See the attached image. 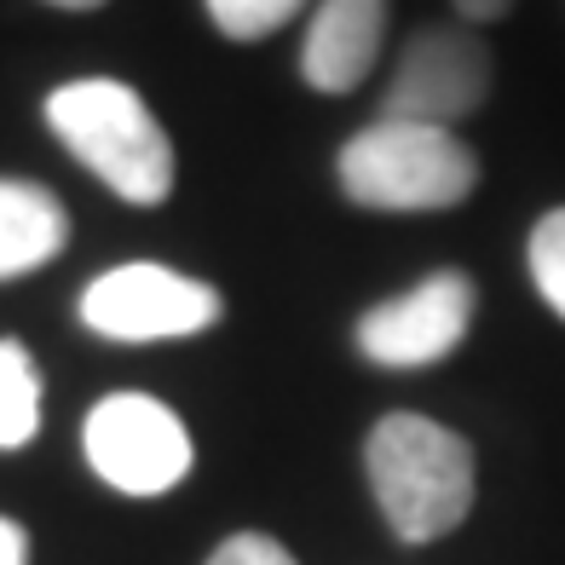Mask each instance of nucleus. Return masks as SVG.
<instances>
[{
  "label": "nucleus",
  "instance_id": "1a4fd4ad",
  "mask_svg": "<svg viewBox=\"0 0 565 565\" xmlns=\"http://www.w3.org/2000/svg\"><path fill=\"white\" fill-rule=\"evenodd\" d=\"M70 243V214L64 202L30 185V179H0V282L30 277L46 260H58Z\"/></svg>",
  "mask_w": 565,
  "mask_h": 565
},
{
  "label": "nucleus",
  "instance_id": "9d476101",
  "mask_svg": "<svg viewBox=\"0 0 565 565\" xmlns=\"http://www.w3.org/2000/svg\"><path fill=\"white\" fill-rule=\"evenodd\" d=\"M41 364L30 347L0 335V450H23L41 433Z\"/></svg>",
  "mask_w": 565,
  "mask_h": 565
},
{
  "label": "nucleus",
  "instance_id": "f03ea898",
  "mask_svg": "<svg viewBox=\"0 0 565 565\" xmlns=\"http://www.w3.org/2000/svg\"><path fill=\"white\" fill-rule=\"evenodd\" d=\"M46 127L82 162L98 185H110L134 209H157L173 196V139L162 134L157 110L116 82V75H82L46 93Z\"/></svg>",
  "mask_w": 565,
  "mask_h": 565
},
{
  "label": "nucleus",
  "instance_id": "20e7f679",
  "mask_svg": "<svg viewBox=\"0 0 565 565\" xmlns=\"http://www.w3.org/2000/svg\"><path fill=\"white\" fill-rule=\"evenodd\" d=\"M82 318L98 341H121V347H145V341H185L202 335L225 318V295L214 282H202L191 271H173L162 260H127L98 271L82 300Z\"/></svg>",
  "mask_w": 565,
  "mask_h": 565
},
{
  "label": "nucleus",
  "instance_id": "dca6fc26",
  "mask_svg": "<svg viewBox=\"0 0 565 565\" xmlns=\"http://www.w3.org/2000/svg\"><path fill=\"white\" fill-rule=\"evenodd\" d=\"M46 7H64V12H98V7H110V0H46Z\"/></svg>",
  "mask_w": 565,
  "mask_h": 565
},
{
  "label": "nucleus",
  "instance_id": "6e6552de",
  "mask_svg": "<svg viewBox=\"0 0 565 565\" xmlns=\"http://www.w3.org/2000/svg\"><path fill=\"white\" fill-rule=\"evenodd\" d=\"M387 12L393 0H318L312 23L300 35V75L312 93H358L387 41Z\"/></svg>",
  "mask_w": 565,
  "mask_h": 565
},
{
  "label": "nucleus",
  "instance_id": "4468645a",
  "mask_svg": "<svg viewBox=\"0 0 565 565\" xmlns=\"http://www.w3.org/2000/svg\"><path fill=\"white\" fill-rule=\"evenodd\" d=\"M0 565H30V531L0 513Z\"/></svg>",
  "mask_w": 565,
  "mask_h": 565
},
{
  "label": "nucleus",
  "instance_id": "ddd939ff",
  "mask_svg": "<svg viewBox=\"0 0 565 565\" xmlns=\"http://www.w3.org/2000/svg\"><path fill=\"white\" fill-rule=\"evenodd\" d=\"M202 565H300V559L266 531H237V536H225Z\"/></svg>",
  "mask_w": 565,
  "mask_h": 565
},
{
  "label": "nucleus",
  "instance_id": "7ed1b4c3",
  "mask_svg": "<svg viewBox=\"0 0 565 565\" xmlns=\"http://www.w3.org/2000/svg\"><path fill=\"white\" fill-rule=\"evenodd\" d=\"M341 196L370 214H439L468 202L479 185V157L456 139V127L375 116L335 157Z\"/></svg>",
  "mask_w": 565,
  "mask_h": 565
},
{
  "label": "nucleus",
  "instance_id": "9b49d317",
  "mask_svg": "<svg viewBox=\"0 0 565 565\" xmlns=\"http://www.w3.org/2000/svg\"><path fill=\"white\" fill-rule=\"evenodd\" d=\"M525 266H531V289L543 295V306L565 323V209H548L531 225Z\"/></svg>",
  "mask_w": 565,
  "mask_h": 565
},
{
  "label": "nucleus",
  "instance_id": "39448f33",
  "mask_svg": "<svg viewBox=\"0 0 565 565\" xmlns=\"http://www.w3.org/2000/svg\"><path fill=\"white\" fill-rule=\"evenodd\" d=\"M82 456L110 491L150 502L191 479L196 445L173 404L150 393H105L82 422Z\"/></svg>",
  "mask_w": 565,
  "mask_h": 565
},
{
  "label": "nucleus",
  "instance_id": "f8f14e48",
  "mask_svg": "<svg viewBox=\"0 0 565 565\" xmlns=\"http://www.w3.org/2000/svg\"><path fill=\"white\" fill-rule=\"evenodd\" d=\"M225 41H266L306 12V0H202Z\"/></svg>",
  "mask_w": 565,
  "mask_h": 565
},
{
  "label": "nucleus",
  "instance_id": "2eb2a0df",
  "mask_svg": "<svg viewBox=\"0 0 565 565\" xmlns=\"http://www.w3.org/2000/svg\"><path fill=\"white\" fill-rule=\"evenodd\" d=\"M456 12H461V23H497L513 12V0H456Z\"/></svg>",
  "mask_w": 565,
  "mask_h": 565
},
{
  "label": "nucleus",
  "instance_id": "f257e3e1",
  "mask_svg": "<svg viewBox=\"0 0 565 565\" xmlns=\"http://www.w3.org/2000/svg\"><path fill=\"white\" fill-rule=\"evenodd\" d=\"M364 473L387 531L409 548H427L461 531V520L473 513V491H479L473 445L456 427L416 416V409H393V416L370 427Z\"/></svg>",
  "mask_w": 565,
  "mask_h": 565
},
{
  "label": "nucleus",
  "instance_id": "0eeeda50",
  "mask_svg": "<svg viewBox=\"0 0 565 565\" xmlns=\"http://www.w3.org/2000/svg\"><path fill=\"white\" fill-rule=\"evenodd\" d=\"M491 82H497L491 53H484V41L473 30L427 23V30L409 35L404 53L393 58V82L381 93V116L456 127L491 98Z\"/></svg>",
  "mask_w": 565,
  "mask_h": 565
},
{
  "label": "nucleus",
  "instance_id": "423d86ee",
  "mask_svg": "<svg viewBox=\"0 0 565 565\" xmlns=\"http://www.w3.org/2000/svg\"><path fill=\"white\" fill-rule=\"evenodd\" d=\"M473 312H479L473 277L445 266V271H427L416 289L370 306V312L358 318L352 341L375 370H427L468 341Z\"/></svg>",
  "mask_w": 565,
  "mask_h": 565
}]
</instances>
